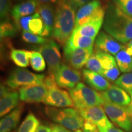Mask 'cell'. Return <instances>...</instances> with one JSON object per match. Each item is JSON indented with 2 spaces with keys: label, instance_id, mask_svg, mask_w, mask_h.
<instances>
[{
  "label": "cell",
  "instance_id": "cell-1",
  "mask_svg": "<svg viewBox=\"0 0 132 132\" xmlns=\"http://www.w3.org/2000/svg\"><path fill=\"white\" fill-rule=\"evenodd\" d=\"M103 29L119 42L127 44L132 39V17L114 5H110L105 12Z\"/></svg>",
  "mask_w": 132,
  "mask_h": 132
},
{
  "label": "cell",
  "instance_id": "cell-2",
  "mask_svg": "<svg viewBox=\"0 0 132 132\" xmlns=\"http://www.w3.org/2000/svg\"><path fill=\"white\" fill-rule=\"evenodd\" d=\"M76 9L65 0H59L55 9L53 37L60 45H65L75 27Z\"/></svg>",
  "mask_w": 132,
  "mask_h": 132
},
{
  "label": "cell",
  "instance_id": "cell-3",
  "mask_svg": "<svg viewBox=\"0 0 132 132\" xmlns=\"http://www.w3.org/2000/svg\"><path fill=\"white\" fill-rule=\"evenodd\" d=\"M45 113L51 120L70 130L75 131L83 127L85 120L78 110L47 106Z\"/></svg>",
  "mask_w": 132,
  "mask_h": 132
},
{
  "label": "cell",
  "instance_id": "cell-4",
  "mask_svg": "<svg viewBox=\"0 0 132 132\" xmlns=\"http://www.w3.org/2000/svg\"><path fill=\"white\" fill-rule=\"evenodd\" d=\"M69 93L77 110L89 107L103 106L105 100L101 94L82 82L69 90Z\"/></svg>",
  "mask_w": 132,
  "mask_h": 132
},
{
  "label": "cell",
  "instance_id": "cell-5",
  "mask_svg": "<svg viewBox=\"0 0 132 132\" xmlns=\"http://www.w3.org/2000/svg\"><path fill=\"white\" fill-rule=\"evenodd\" d=\"M45 78L44 75L36 74L26 69L17 68L11 72L6 84L10 88L16 89L29 85L43 84Z\"/></svg>",
  "mask_w": 132,
  "mask_h": 132
},
{
  "label": "cell",
  "instance_id": "cell-6",
  "mask_svg": "<svg viewBox=\"0 0 132 132\" xmlns=\"http://www.w3.org/2000/svg\"><path fill=\"white\" fill-rule=\"evenodd\" d=\"M103 108L111 122L126 132H132V118L127 108L105 102Z\"/></svg>",
  "mask_w": 132,
  "mask_h": 132
},
{
  "label": "cell",
  "instance_id": "cell-7",
  "mask_svg": "<svg viewBox=\"0 0 132 132\" xmlns=\"http://www.w3.org/2000/svg\"><path fill=\"white\" fill-rule=\"evenodd\" d=\"M54 78L59 87L72 89L80 82L81 73L77 69L62 64L54 73Z\"/></svg>",
  "mask_w": 132,
  "mask_h": 132
},
{
  "label": "cell",
  "instance_id": "cell-8",
  "mask_svg": "<svg viewBox=\"0 0 132 132\" xmlns=\"http://www.w3.org/2000/svg\"><path fill=\"white\" fill-rule=\"evenodd\" d=\"M105 15V9L100 1L98 0H92L78 10L76 14L75 28L85 24L94 18Z\"/></svg>",
  "mask_w": 132,
  "mask_h": 132
},
{
  "label": "cell",
  "instance_id": "cell-9",
  "mask_svg": "<svg viewBox=\"0 0 132 132\" xmlns=\"http://www.w3.org/2000/svg\"><path fill=\"white\" fill-rule=\"evenodd\" d=\"M47 89V96L44 101V103L47 105L61 108L75 106L69 92L61 89L57 85Z\"/></svg>",
  "mask_w": 132,
  "mask_h": 132
},
{
  "label": "cell",
  "instance_id": "cell-10",
  "mask_svg": "<svg viewBox=\"0 0 132 132\" xmlns=\"http://www.w3.org/2000/svg\"><path fill=\"white\" fill-rule=\"evenodd\" d=\"M39 52L45 59V62H47L49 73L54 75L61 65V55L57 44L54 40H49L40 46Z\"/></svg>",
  "mask_w": 132,
  "mask_h": 132
},
{
  "label": "cell",
  "instance_id": "cell-11",
  "mask_svg": "<svg viewBox=\"0 0 132 132\" xmlns=\"http://www.w3.org/2000/svg\"><path fill=\"white\" fill-rule=\"evenodd\" d=\"M64 56L70 65L77 70L86 65L87 61L93 53V48H80L64 45Z\"/></svg>",
  "mask_w": 132,
  "mask_h": 132
},
{
  "label": "cell",
  "instance_id": "cell-12",
  "mask_svg": "<svg viewBox=\"0 0 132 132\" xmlns=\"http://www.w3.org/2000/svg\"><path fill=\"white\" fill-rule=\"evenodd\" d=\"M78 111L84 120L94 123L98 128H107L113 126V123L108 119L103 106L89 107L79 109Z\"/></svg>",
  "mask_w": 132,
  "mask_h": 132
},
{
  "label": "cell",
  "instance_id": "cell-13",
  "mask_svg": "<svg viewBox=\"0 0 132 132\" xmlns=\"http://www.w3.org/2000/svg\"><path fill=\"white\" fill-rule=\"evenodd\" d=\"M48 92L45 84L29 85L20 88V99L26 103L44 102Z\"/></svg>",
  "mask_w": 132,
  "mask_h": 132
},
{
  "label": "cell",
  "instance_id": "cell-14",
  "mask_svg": "<svg viewBox=\"0 0 132 132\" xmlns=\"http://www.w3.org/2000/svg\"><path fill=\"white\" fill-rule=\"evenodd\" d=\"M100 94L105 102L124 108H127L131 102V97L126 90L117 85H111Z\"/></svg>",
  "mask_w": 132,
  "mask_h": 132
},
{
  "label": "cell",
  "instance_id": "cell-15",
  "mask_svg": "<svg viewBox=\"0 0 132 132\" xmlns=\"http://www.w3.org/2000/svg\"><path fill=\"white\" fill-rule=\"evenodd\" d=\"M95 49L113 55H116L120 50L126 48L113 37L103 31L99 32L95 38Z\"/></svg>",
  "mask_w": 132,
  "mask_h": 132
},
{
  "label": "cell",
  "instance_id": "cell-16",
  "mask_svg": "<svg viewBox=\"0 0 132 132\" xmlns=\"http://www.w3.org/2000/svg\"><path fill=\"white\" fill-rule=\"evenodd\" d=\"M1 100H0V116L7 114L15 108L19 103L20 94L15 90L9 89L2 85L1 86Z\"/></svg>",
  "mask_w": 132,
  "mask_h": 132
},
{
  "label": "cell",
  "instance_id": "cell-17",
  "mask_svg": "<svg viewBox=\"0 0 132 132\" xmlns=\"http://www.w3.org/2000/svg\"><path fill=\"white\" fill-rule=\"evenodd\" d=\"M39 6V3L36 0H26L14 6L11 9V14L15 24L21 18L32 15L37 12Z\"/></svg>",
  "mask_w": 132,
  "mask_h": 132
},
{
  "label": "cell",
  "instance_id": "cell-18",
  "mask_svg": "<svg viewBox=\"0 0 132 132\" xmlns=\"http://www.w3.org/2000/svg\"><path fill=\"white\" fill-rule=\"evenodd\" d=\"M82 75L85 82L95 90L103 92L111 86L108 80L97 72L85 69L82 70Z\"/></svg>",
  "mask_w": 132,
  "mask_h": 132
},
{
  "label": "cell",
  "instance_id": "cell-19",
  "mask_svg": "<svg viewBox=\"0 0 132 132\" xmlns=\"http://www.w3.org/2000/svg\"><path fill=\"white\" fill-rule=\"evenodd\" d=\"M105 16H98L90 20L85 24L74 29L73 32L82 36L95 38L98 34L103 24Z\"/></svg>",
  "mask_w": 132,
  "mask_h": 132
},
{
  "label": "cell",
  "instance_id": "cell-20",
  "mask_svg": "<svg viewBox=\"0 0 132 132\" xmlns=\"http://www.w3.org/2000/svg\"><path fill=\"white\" fill-rule=\"evenodd\" d=\"M38 12L40 14L45 25L44 37L52 34L55 19V9L54 6L50 4H39Z\"/></svg>",
  "mask_w": 132,
  "mask_h": 132
},
{
  "label": "cell",
  "instance_id": "cell-21",
  "mask_svg": "<svg viewBox=\"0 0 132 132\" xmlns=\"http://www.w3.org/2000/svg\"><path fill=\"white\" fill-rule=\"evenodd\" d=\"M23 113L21 105L14 109L1 119L0 132H11L16 128Z\"/></svg>",
  "mask_w": 132,
  "mask_h": 132
},
{
  "label": "cell",
  "instance_id": "cell-22",
  "mask_svg": "<svg viewBox=\"0 0 132 132\" xmlns=\"http://www.w3.org/2000/svg\"><path fill=\"white\" fill-rule=\"evenodd\" d=\"M95 39V38L79 35L77 32L73 31L65 45L80 48H93Z\"/></svg>",
  "mask_w": 132,
  "mask_h": 132
},
{
  "label": "cell",
  "instance_id": "cell-23",
  "mask_svg": "<svg viewBox=\"0 0 132 132\" xmlns=\"http://www.w3.org/2000/svg\"><path fill=\"white\" fill-rule=\"evenodd\" d=\"M126 48L122 50L115 55L116 61L119 70L123 73L132 71V57L126 52Z\"/></svg>",
  "mask_w": 132,
  "mask_h": 132
},
{
  "label": "cell",
  "instance_id": "cell-24",
  "mask_svg": "<svg viewBox=\"0 0 132 132\" xmlns=\"http://www.w3.org/2000/svg\"><path fill=\"white\" fill-rule=\"evenodd\" d=\"M30 54V51L12 49L11 52V58L19 67H26L29 65Z\"/></svg>",
  "mask_w": 132,
  "mask_h": 132
},
{
  "label": "cell",
  "instance_id": "cell-25",
  "mask_svg": "<svg viewBox=\"0 0 132 132\" xmlns=\"http://www.w3.org/2000/svg\"><path fill=\"white\" fill-rule=\"evenodd\" d=\"M40 126V122L36 116L29 113L20 125L17 132H36Z\"/></svg>",
  "mask_w": 132,
  "mask_h": 132
},
{
  "label": "cell",
  "instance_id": "cell-26",
  "mask_svg": "<svg viewBox=\"0 0 132 132\" xmlns=\"http://www.w3.org/2000/svg\"><path fill=\"white\" fill-rule=\"evenodd\" d=\"M29 32L36 35L44 37L45 25L39 12L34 14V17L29 23Z\"/></svg>",
  "mask_w": 132,
  "mask_h": 132
},
{
  "label": "cell",
  "instance_id": "cell-27",
  "mask_svg": "<svg viewBox=\"0 0 132 132\" xmlns=\"http://www.w3.org/2000/svg\"><path fill=\"white\" fill-rule=\"evenodd\" d=\"M29 62L33 70L36 72H42L46 68L45 60L40 52H31Z\"/></svg>",
  "mask_w": 132,
  "mask_h": 132
},
{
  "label": "cell",
  "instance_id": "cell-28",
  "mask_svg": "<svg viewBox=\"0 0 132 132\" xmlns=\"http://www.w3.org/2000/svg\"><path fill=\"white\" fill-rule=\"evenodd\" d=\"M115 84L128 93L132 92V72L122 75L116 81Z\"/></svg>",
  "mask_w": 132,
  "mask_h": 132
},
{
  "label": "cell",
  "instance_id": "cell-29",
  "mask_svg": "<svg viewBox=\"0 0 132 132\" xmlns=\"http://www.w3.org/2000/svg\"><path fill=\"white\" fill-rule=\"evenodd\" d=\"M16 28H18L17 26H15L7 20L1 22V27H0V35H1V39L4 37H12L15 36Z\"/></svg>",
  "mask_w": 132,
  "mask_h": 132
},
{
  "label": "cell",
  "instance_id": "cell-30",
  "mask_svg": "<svg viewBox=\"0 0 132 132\" xmlns=\"http://www.w3.org/2000/svg\"><path fill=\"white\" fill-rule=\"evenodd\" d=\"M22 39L24 42L27 43H30V44H45L49 40L48 39L44 38L42 36H39L36 34H32L28 31H23L22 32Z\"/></svg>",
  "mask_w": 132,
  "mask_h": 132
},
{
  "label": "cell",
  "instance_id": "cell-31",
  "mask_svg": "<svg viewBox=\"0 0 132 132\" xmlns=\"http://www.w3.org/2000/svg\"><path fill=\"white\" fill-rule=\"evenodd\" d=\"M115 6L122 12L132 17V0H113Z\"/></svg>",
  "mask_w": 132,
  "mask_h": 132
},
{
  "label": "cell",
  "instance_id": "cell-32",
  "mask_svg": "<svg viewBox=\"0 0 132 132\" xmlns=\"http://www.w3.org/2000/svg\"><path fill=\"white\" fill-rule=\"evenodd\" d=\"M11 0H0V15L1 22L7 20L11 9Z\"/></svg>",
  "mask_w": 132,
  "mask_h": 132
},
{
  "label": "cell",
  "instance_id": "cell-33",
  "mask_svg": "<svg viewBox=\"0 0 132 132\" xmlns=\"http://www.w3.org/2000/svg\"><path fill=\"white\" fill-rule=\"evenodd\" d=\"M100 75L105 77L107 80L111 81H116L119 78V76L120 75V70L118 66H116L110 70H103L100 73Z\"/></svg>",
  "mask_w": 132,
  "mask_h": 132
},
{
  "label": "cell",
  "instance_id": "cell-34",
  "mask_svg": "<svg viewBox=\"0 0 132 132\" xmlns=\"http://www.w3.org/2000/svg\"><path fill=\"white\" fill-rule=\"evenodd\" d=\"M83 131H90V132H98V128L96 125L91 122L88 121V120H85L83 125Z\"/></svg>",
  "mask_w": 132,
  "mask_h": 132
},
{
  "label": "cell",
  "instance_id": "cell-35",
  "mask_svg": "<svg viewBox=\"0 0 132 132\" xmlns=\"http://www.w3.org/2000/svg\"><path fill=\"white\" fill-rule=\"evenodd\" d=\"M65 1L77 10V9H80L82 6H85L92 0H65Z\"/></svg>",
  "mask_w": 132,
  "mask_h": 132
},
{
  "label": "cell",
  "instance_id": "cell-36",
  "mask_svg": "<svg viewBox=\"0 0 132 132\" xmlns=\"http://www.w3.org/2000/svg\"><path fill=\"white\" fill-rule=\"evenodd\" d=\"M51 132H70V130L58 123H53L51 125Z\"/></svg>",
  "mask_w": 132,
  "mask_h": 132
},
{
  "label": "cell",
  "instance_id": "cell-37",
  "mask_svg": "<svg viewBox=\"0 0 132 132\" xmlns=\"http://www.w3.org/2000/svg\"><path fill=\"white\" fill-rule=\"evenodd\" d=\"M98 132H125L123 130L115 127L114 126L107 128H98Z\"/></svg>",
  "mask_w": 132,
  "mask_h": 132
},
{
  "label": "cell",
  "instance_id": "cell-38",
  "mask_svg": "<svg viewBox=\"0 0 132 132\" xmlns=\"http://www.w3.org/2000/svg\"><path fill=\"white\" fill-rule=\"evenodd\" d=\"M36 132H51V127L46 125H40Z\"/></svg>",
  "mask_w": 132,
  "mask_h": 132
},
{
  "label": "cell",
  "instance_id": "cell-39",
  "mask_svg": "<svg viewBox=\"0 0 132 132\" xmlns=\"http://www.w3.org/2000/svg\"><path fill=\"white\" fill-rule=\"evenodd\" d=\"M39 4H57L59 0H36Z\"/></svg>",
  "mask_w": 132,
  "mask_h": 132
},
{
  "label": "cell",
  "instance_id": "cell-40",
  "mask_svg": "<svg viewBox=\"0 0 132 132\" xmlns=\"http://www.w3.org/2000/svg\"><path fill=\"white\" fill-rule=\"evenodd\" d=\"M129 94L130 95V97H131V102H130V105H128V106L127 108V109L128 113H129L130 116H131L132 118V92H130Z\"/></svg>",
  "mask_w": 132,
  "mask_h": 132
},
{
  "label": "cell",
  "instance_id": "cell-41",
  "mask_svg": "<svg viewBox=\"0 0 132 132\" xmlns=\"http://www.w3.org/2000/svg\"><path fill=\"white\" fill-rule=\"evenodd\" d=\"M126 52L130 56H132V47H126Z\"/></svg>",
  "mask_w": 132,
  "mask_h": 132
},
{
  "label": "cell",
  "instance_id": "cell-42",
  "mask_svg": "<svg viewBox=\"0 0 132 132\" xmlns=\"http://www.w3.org/2000/svg\"><path fill=\"white\" fill-rule=\"evenodd\" d=\"M132 47V39L130 40L127 44V47Z\"/></svg>",
  "mask_w": 132,
  "mask_h": 132
},
{
  "label": "cell",
  "instance_id": "cell-43",
  "mask_svg": "<svg viewBox=\"0 0 132 132\" xmlns=\"http://www.w3.org/2000/svg\"><path fill=\"white\" fill-rule=\"evenodd\" d=\"M73 132H83V130H82L81 129H78V130H75V131H73Z\"/></svg>",
  "mask_w": 132,
  "mask_h": 132
},
{
  "label": "cell",
  "instance_id": "cell-44",
  "mask_svg": "<svg viewBox=\"0 0 132 132\" xmlns=\"http://www.w3.org/2000/svg\"><path fill=\"white\" fill-rule=\"evenodd\" d=\"M84 132V131H83ZM87 132H90V131H87Z\"/></svg>",
  "mask_w": 132,
  "mask_h": 132
}]
</instances>
